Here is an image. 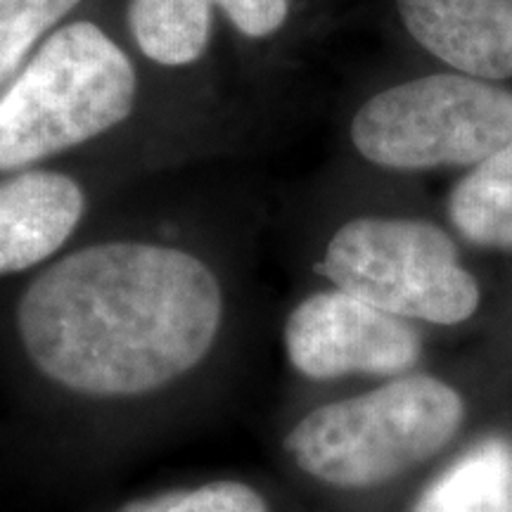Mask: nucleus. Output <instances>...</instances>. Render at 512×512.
<instances>
[{
  "label": "nucleus",
  "mask_w": 512,
  "mask_h": 512,
  "mask_svg": "<svg viewBox=\"0 0 512 512\" xmlns=\"http://www.w3.org/2000/svg\"><path fill=\"white\" fill-rule=\"evenodd\" d=\"M83 0H0V86Z\"/></svg>",
  "instance_id": "obj_13"
},
{
  "label": "nucleus",
  "mask_w": 512,
  "mask_h": 512,
  "mask_svg": "<svg viewBox=\"0 0 512 512\" xmlns=\"http://www.w3.org/2000/svg\"><path fill=\"white\" fill-rule=\"evenodd\" d=\"M318 268L337 290L411 323L458 325L479 306L477 280L430 221L358 216L335 230Z\"/></svg>",
  "instance_id": "obj_5"
},
{
  "label": "nucleus",
  "mask_w": 512,
  "mask_h": 512,
  "mask_svg": "<svg viewBox=\"0 0 512 512\" xmlns=\"http://www.w3.org/2000/svg\"><path fill=\"white\" fill-rule=\"evenodd\" d=\"M465 418L453 387L432 375H399L368 392L318 403L280 437L299 477L337 491H368L444 451Z\"/></svg>",
  "instance_id": "obj_2"
},
{
  "label": "nucleus",
  "mask_w": 512,
  "mask_h": 512,
  "mask_svg": "<svg viewBox=\"0 0 512 512\" xmlns=\"http://www.w3.org/2000/svg\"><path fill=\"white\" fill-rule=\"evenodd\" d=\"M112 512H280L264 482L226 475L128 498Z\"/></svg>",
  "instance_id": "obj_12"
},
{
  "label": "nucleus",
  "mask_w": 512,
  "mask_h": 512,
  "mask_svg": "<svg viewBox=\"0 0 512 512\" xmlns=\"http://www.w3.org/2000/svg\"><path fill=\"white\" fill-rule=\"evenodd\" d=\"M214 5L247 38L271 36L290 17V0H214Z\"/></svg>",
  "instance_id": "obj_14"
},
{
  "label": "nucleus",
  "mask_w": 512,
  "mask_h": 512,
  "mask_svg": "<svg viewBox=\"0 0 512 512\" xmlns=\"http://www.w3.org/2000/svg\"><path fill=\"white\" fill-rule=\"evenodd\" d=\"M413 512H512V453L486 439L422 491Z\"/></svg>",
  "instance_id": "obj_9"
},
{
  "label": "nucleus",
  "mask_w": 512,
  "mask_h": 512,
  "mask_svg": "<svg viewBox=\"0 0 512 512\" xmlns=\"http://www.w3.org/2000/svg\"><path fill=\"white\" fill-rule=\"evenodd\" d=\"M86 209L81 183L60 171L27 169L0 181V278L62 254Z\"/></svg>",
  "instance_id": "obj_7"
},
{
  "label": "nucleus",
  "mask_w": 512,
  "mask_h": 512,
  "mask_svg": "<svg viewBox=\"0 0 512 512\" xmlns=\"http://www.w3.org/2000/svg\"><path fill=\"white\" fill-rule=\"evenodd\" d=\"M290 368L311 382L349 375H408L422 356L411 320L370 306L351 294L318 290L294 304L283 325Z\"/></svg>",
  "instance_id": "obj_6"
},
{
  "label": "nucleus",
  "mask_w": 512,
  "mask_h": 512,
  "mask_svg": "<svg viewBox=\"0 0 512 512\" xmlns=\"http://www.w3.org/2000/svg\"><path fill=\"white\" fill-rule=\"evenodd\" d=\"M396 8L415 43L456 72L512 76V0H396Z\"/></svg>",
  "instance_id": "obj_8"
},
{
  "label": "nucleus",
  "mask_w": 512,
  "mask_h": 512,
  "mask_svg": "<svg viewBox=\"0 0 512 512\" xmlns=\"http://www.w3.org/2000/svg\"><path fill=\"white\" fill-rule=\"evenodd\" d=\"M24 363L76 427L138 425L221 373L230 306L195 249L110 238L57 254L15 309Z\"/></svg>",
  "instance_id": "obj_1"
},
{
  "label": "nucleus",
  "mask_w": 512,
  "mask_h": 512,
  "mask_svg": "<svg viewBox=\"0 0 512 512\" xmlns=\"http://www.w3.org/2000/svg\"><path fill=\"white\" fill-rule=\"evenodd\" d=\"M138 74L93 22L55 29L0 91V171L19 174L131 117Z\"/></svg>",
  "instance_id": "obj_3"
},
{
  "label": "nucleus",
  "mask_w": 512,
  "mask_h": 512,
  "mask_svg": "<svg viewBox=\"0 0 512 512\" xmlns=\"http://www.w3.org/2000/svg\"><path fill=\"white\" fill-rule=\"evenodd\" d=\"M512 140V93L465 74H430L363 102L351 143L394 171L472 166Z\"/></svg>",
  "instance_id": "obj_4"
},
{
  "label": "nucleus",
  "mask_w": 512,
  "mask_h": 512,
  "mask_svg": "<svg viewBox=\"0 0 512 512\" xmlns=\"http://www.w3.org/2000/svg\"><path fill=\"white\" fill-rule=\"evenodd\" d=\"M448 219L479 247L512 249V140L453 188Z\"/></svg>",
  "instance_id": "obj_10"
},
{
  "label": "nucleus",
  "mask_w": 512,
  "mask_h": 512,
  "mask_svg": "<svg viewBox=\"0 0 512 512\" xmlns=\"http://www.w3.org/2000/svg\"><path fill=\"white\" fill-rule=\"evenodd\" d=\"M214 10V0H131L128 29L147 60L188 67L209 46Z\"/></svg>",
  "instance_id": "obj_11"
}]
</instances>
